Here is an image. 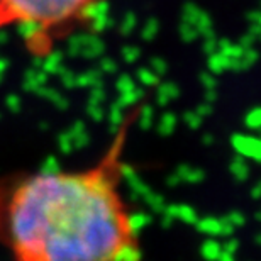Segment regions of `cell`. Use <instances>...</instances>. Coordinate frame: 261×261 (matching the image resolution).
I'll return each mask as SVG.
<instances>
[{
  "instance_id": "cell-1",
  "label": "cell",
  "mask_w": 261,
  "mask_h": 261,
  "mask_svg": "<svg viewBox=\"0 0 261 261\" xmlns=\"http://www.w3.org/2000/svg\"><path fill=\"white\" fill-rule=\"evenodd\" d=\"M106 166L0 178V246L10 261H116L130 241Z\"/></svg>"
},
{
  "instance_id": "cell-2",
  "label": "cell",
  "mask_w": 261,
  "mask_h": 261,
  "mask_svg": "<svg viewBox=\"0 0 261 261\" xmlns=\"http://www.w3.org/2000/svg\"><path fill=\"white\" fill-rule=\"evenodd\" d=\"M102 0H0V28L25 29L29 44L41 53L55 36L90 15Z\"/></svg>"
},
{
  "instance_id": "cell-3",
  "label": "cell",
  "mask_w": 261,
  "mask_h": 261,
  "mask_svg": "<svg viewBox=\"0 0 261 261\" xmlns=\"http://www.w3.org/2000/svg\"><path fill=\"white\" fill-rule=\"evenodd\" d=\"M232 146L241 156L261 161V138L236 134L232 138Z\"/></svg>"
},
{
  "instance_id": "cell-4",
  "label": "cell",
  "mask_w": 261,
  "mask_h": 261,
  "mask_svg": "<svg viewBox=\"0 0 261 261\" xmlns=\"http://www.w3.org/2000/svg\"><path fill=\"white\" fill-rule=\"evenodd\" d=\"M151 222L149 216H146V214H133V216H126L124 219V224H126V231H127V236L133 239L134 236H138V234L143 231V229L148 226Z\"/></svg>"
},
{
  "instance_id": "cell-5",
  "label": "cell",
  "mask_w": 261,
  "mask_h": 261,
  "mask_svg": "<svg viewBox=\"0 0 261 261\" xmlns=\"http://www.w3.org/2000/svg\"><path fill=\"white\" fill-rule=\"evenodd\" d=\"M116 261H139V251L130 241H126L117 251Z\"/></svg>"
},
{
  "instance_id": "cell-6",
  "label": "cell",
  "mask_w": 261,
  "mask_h": 261,
  "mask_svg": "<svg viewBox=\"0 0 261 261\" xmlns=\"http://www.w3.org/2000/svg\"><path fill=\"white\" fill-rule=\"evenodd\" d=\"M178 95V88L173 83H161V87L158 88V103L165 106L170 100H173Z\"/></svg>"
},
{
  "instance_id": "cell-7",
  "label": "cell",
  "mask_w": 261,
  "mask_h": 261,
  "mask_svg": "<svg viewBox=\"0 0 261 261\" xmlns=\"http://www.w3.org/2000/svg\"><path fill=\"white\" fill-rule=\"evenodd\" d=\"M197 227L205 234H221L222 231L221 219H214V217H205L202 221H197Z\"/></svg>"
},
{
  "instance_id": "cell-8",
  "label": "cell",
  "mask_w": 261,
  "mask_h": 261,
  "mask_svg": "<svg viewBox=\"0 0 261 261\" xmlns=\"http://www.w3.org/2000/svg\"><path fill=\"white\" fill-rule=\"evenodd\" d=\"M180 180L184 181H200L203 178V173L200 170H195L192 166H180L178 171H176Z\"/></svg>"
},
{
  "instance_id": "cell-9",
  "label": "cell",
  "mask_w": 261,
  "mask_h": 261,
  "mask_svg": "<svg viewBox=\"0 0 261 261\" xmlns=\"http://www.w3.org/2000/svg\"><path fill=\"white\" fill-rule=\"evenodd\" d=\"M221 251H222L221 244H217L216 241H205L202 246V256L207 261H217Z\"/></svg>"
},
{
  "instance_id": "cell-10",
  "label": "cell",
  "mask_w": 261,
  "mask_h": 261,
  "mask_svg": "<svg viewBox=\"0 0 261 261\" xmlns=\"http://www.w3.org/2000/svg\"><path fill=\"white\" fill-rule=\"evenodd\" d=\"M176 219H181L184 222L189 224H197L198 221L197 212L190 205H176Z\"/></svg>"
},
{
  "instance_id": "cell-11",
  "label": "cell",
  "mask_w": 261,
  "mask_h": 261,
  "mask_svg": "<svg viewBox=\"0 0 261 261\" xmlns=\"http://www.w3.org/2000/svg\"><path fill=\"white\" fill-rule=\"evenodd\" d=\"M231 173L236 176L238 180H246L248 175H249V168L248 165L244 163L243 158H236L231 163Z\"/></svg>"
},
{
  "instance_id": "cell-12",
  "label": "cell",
  "mask_w": 261,
  "mask_h": 261,
  "mask_svg": "<svg viewBox=\"0 0 261 261\" xmlns=\"http://www.w3.org/2000/svg\"><path fill=\"white\" fill-rule=\"evenodd\" d=\"M176 126V117L173 116V114H170V112H166L163 117H161V121H160V126H158V130L161 134H165V136H168L173 133V129Z\"/></svg>"
},
{
  "instance_id": "cell-13",
  "label": "cell",
  "mask_w": 261,
  "mask_h": 261,
  "mask_svg": "<svg viewBox=\"0 0 261 261\" xmlns=\"http://www.w3.org/2000/svg\"><path fill=\"white\" fill-rule=\"evenodd\" d=\"M146 202H148V205H151V208L156 212H163L165 211V198L161 195H156L153 192H149L148 195H146Z\"/></svg>"
},
{
  "instance_id": "cell-14",
  "label": "cell",
  "mask_w": 261,
  "mask_h": 261,
  "mask_svg": "<svg viewBox=\"0 0 261 261\" xmlns=\"http://www.w3.org/2000/svg\"><path fill=\"white\" fill-rule=\"evenodd\" d=\"M246 126L251 129H261V107L253 109L246 116Z\"/></svg>"
},
{
  "instance_id": "cell-15",
  "label": "cell",
  "mask_w": 261,
  "mask_h": 261,
  "mask_svg": "<svg viewBox=\"0 0 261 261\" xmlns=\"http://www.w3.org/2000/svg\"><path fill=\"white\" fill-rule=\"evenodd\" d=\"M139 124L141 127H149L151 124H153V109L151 107H144L143 111L139 114Z\"/></svg>"
},
{
  "instance_id": "cell-16",
  "label": "cell",
  "mask_w": 261,
  "mask_h": 261,
  "mask_svg": "<svg viewBox=\"0 0 261 261\" xmlns=\"http://www.w3.org/2000/svg\"><path fill=\"white\" fill-rule=\"evenodd\" d=\"M184 119H185V122L189 124L192 129H197L198 126H200V122H202V117L198 116L195 111L194 112H187L185 116H184Z\"/></svg>"
},
{
  "instance_id": "cell-17",
  "label": "cell",
  "mask_w": 261,
  "mask_h": 261,
  "mask_svg": "<svg viewBox=\"0 0 261 261\" xmlns=\"http://www.w3.org/2000/svg\"><path fill=\"white\" fill-rule=\"evenodd\" d=\"M227 219L231 221V224L234 227H238V226H243L244 224V216L241 212H232V214H229Z\"/></svg>"
},
{
  "instance_id": "cell-18",
  "label": "cell",
  "mask_w": 261,
  "mask_h": 261,
  "mask_svg": "<svg viewBox=\"0 0 261 261\" xmlns=\"http://www.w3.org/2000/svg\"><path fill=\"white\" fill-rule=\"evenodd\" d=\"M238 244H239V243L236 241V239H231V241L227 239V241L224 243V246H222V251H226V253H229V254H234V251L238 249Z\"/></svg>"
},
{
  "instance_id": "cell-19",
  "label": "cell",
  "mask_w": 261,
  "mask_h": 261,
  "mask_svg": "<svg viewBox=\"0 0 261 261\" xmlns=\"http://www.w3.org/2000/svg\"><path fill=\"white\" fill-rule=\"evenodd\" d=\"M141 80L144 82V85H156V75H153V73H141Z\"/></svg>"
},
{
  "instance_id": "cell-20",
  "label": "cell",
  "mask_w": 261,
  "mask_h": 261,
  "mask_svg": "<svg viewBox=\"0 0 261 261\" xmlns=\"http://www.w3.org/2000/svg\"><path fill=\"white\" fill-rule=\"evenodd\" d=\"M202 80L205 82V83H203V85H205L207 90H212V88H216V83H214L212 78H208L207 75H203V76H202Z\"/></svg>"
},
{
  "instance_id": "cell-21",
  "label": "cell",
  "mask_w": 261,
  "mask_h": 261,
  "mask_svg": "<svg viewBox=\"0 0 261 261\" xmlns=\"http://www.w3.org/2000/svg\"><path fill=\"white\" fill-rule=\"evenodd\" d=\"M195 112H197V114H198V116H200V117L207 116V114H211V106H200V107L197 109Z\"/></svg>"
},
{
  "instance_id": "cell-22",
  "label": "cell",
  "mask_w": 261,
  "mask_h": 261,
  "mask_svg": "<svg viewBox=\"0 0 261 261\" xmlns=\"http://www.w3.org/2000/svg\"><path fill=\"white\" fill-rule=\"evenodd\" d=\"M217 261H234V256H232V254L226 253V251H221V254H219Z\"/></svg>"
},
{
  "instance_id": "cell-23",
  "label": "cell",
  "mask_w": 261,
  "mask_h": 261,
  "mask_svg": "<svg viewBox=\"0 0 261 261\" xmlns=\"http://www.w3.org/2000/svg\"><path fill=\"white\" fill-rule=\"evenodd\" d=\"M253 197H261V184H258L253 189Z\"/></svg>"
},
{
  "instance_id": "cell-24",
  "label": "cell",
  "mask_w": 261,
  "mask_h": 261,
  "mask_svg": "<svg viewBox=\"0 0 261 261\" xmlns=\"http://www.w3.org/2000/svg\"><path fill=\"white\" fill-rule=\"evenodd\" d=\"M203 143H207V144H211L212 143V136H205V139H203Z\"/></svg>"
},
{
  "instance_id": "cell-25",
  "label": "cell",
  "mask_w": 261,
  "mask_h": 261,
  "mask_svg": "<svg viewBox=\"0 0 261 261\" xmlns=\"http://www.w3.org/2000/svg\"><path fill=\"white\" fill-rule=\"evenodd\" d=\"M258 243H259V244H261V236H259V238H258Z\"/></svg>"
}]
</instances>
